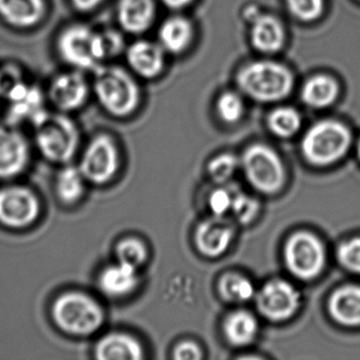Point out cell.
Returning <instances> with one entry per match:
<instances>
[{
  "label": "cell",
  "mask_w": 360,
  "mask_h": 360,
  "mask_svg": "<svg viewBox=\"0 0 360 360\" xmlns=\"http://www.w3.org/2000/svg\"><path fill=\"white\" fill-rule=\"evenodd\" d=\"M238 83L248 96L259 102H276L290 94L294 84L292 73L282 65L256 62L240 71Z\"/></svg>",
  "instance_id": "obj_5"
},
{
  "label": "cell",
  "mask_w": 360,
  "mask_h": 360,
  "mask_svg": "<svg viewBox=\"0 0 360 360\" xmlns=\"http://www.w3.org/2000/svg\"><path fill=\"white\" fill-rule=\"evenodd\" d=\"M241 165L248 182L261 193H276L283 185V165L275 151L269 147H250L242 157Z\"/></svg>",
  "instance_id": "obj_9"
},
{
  "label": "cell",
  "mask_w": 360,
  "mask_h": 360,
  "mask_svg": "<svg viewBox=\"0 0 360 360\" xmlns=\"http://www.w3.org/2000/svg\"><path fill=\"white\" fill-rule=\"evenodd\" d=\"M193 26L183 18L165 20L159 30L160 46L170 53H180L193 39Z\"/></svg>",
  "instance_id": "obj_24"
},
{
  "label": "cell",
  "mask_w": 360,
  "mask_h": 360,
  "mask_svg": "<svg viewBox=\"0 0 360 360\" xmlns=\"http://www.w3.org/2000/svg\"><path fill=\"white\" fill-rule=\"evenodd\" d=\"M256 304L265 318L281 321L296 313L300 305V294L290 282L274 279L257 292Z\"/></svg>",
  "instance_id": "obj_13"
},
{
  "label": "cell",
  "mask_w": 360,
  "mask_h": 360,
  "mask_svg": "<svg viewBox=\"0 0 360 360\" xmlns=\"http://www.w3.org/2000/svg\"><path fill=\"white\" fill-rule=\"evenodd\" d=\"M91 94V84L83 71L72 69L60 73L50 82L47 98L56 110L71 113L83 108Z\"/></svg>",
  "instance_id": "obj_12"
},
{
  "label": "cell",
  "mask_w": 360,
  "mask_h": 360,
  "mask_svg": "<svg viewBox=\"0 0 360 360\" xmlns=\"http://www.w3.org/2000/svg\"><path fill=\"white\" fill-rule=\"evenodd\" d=\"M87 183L79 165L75 166L68 163L63 165L62 169L56 174L54 188L60 201L71 205L84 197Z\"/></svg>",
  "instance_id": "obj_23"
},
{
  "label": "cell",
  "mask_w": 360,
  "mask_h": 360,
  "mask_svg": "<svg viewBox=\"0 0 360 360\" xmlns=\"http://www.w3.org/2000/svg\"><path fill=\"white\" fill-rule=\"evenodd\" d=\"M339 88L335 79L326 75H317L305 83L301 91L303 102L314 108L330 106L338 96Z\"/></svg>",
  "instance_id": "obj_25"
},
{
  "label": "cell",
  "mask_w": 360,
  "mask_h": 360,
  "mask_svg": "<svg viewBox=\"0 0 360 360\" xmlns=\"http://www.w3.org/2000/svg\"><path fill=\"white\" fill-rule=\"evenodd\" d=\"M351 134L341 123L323 121L309 128L303 138L302 153L314 165L326 166L335 163L349 150Z\"/></svg>",
  "instance_id": "obj_6"
},
{
  "label": "cell",
  "mask_w": 360,
  "mask_h": 360,
  "mask_svg": "<svg viewBox=\"0 0 360 360\" xmlns=\"http://www.w3.org/2000/svg\"><path fill=\"white\" fill-rule=\"evenodd\" d=\"M238 163L236 157L231 155H221L214 158L208 166V172L210 176L214 179L216 182L223 183L229 180L237 170Z\"/></svg>",
  "instance_id": "obj_35"
},
{
  "label": "cell",
  "mask_w": 360,
  "mask_h": 360,
  "mask_svg": "<svg viewBox=\"0 0 360 360\" xmlns=\"http://www.w3.org/2000/svg\"><path fill=\"white\" fill-rule=\"evenodd\" d=\"M284 260L288 271L302 280L313 279L321 273L326 252L320 240L307 231L294 233L284 248Z\"/></svg>",
  "instance_id": "obj_8"
},
{
  "label": "cell",
  "mask_w": 360,
  "mask_h": 360,
  "mask_svg": "<svg viewBox=\"0 0 360 360\" xmlns=\"http://www.w3.org/2000/svg\"><path fill=\"white\" fill-rule=\"evenodd\" d=\"M92 94L111 117H127L140 104V87L134 75L117 65L104 64L94 71Z\"/></svg>",
  "instance_id": "obj_1"
},
{
  "label": "cell",
  "mask_w": 360,
  "mask_h": 360,
  "mask_svg": "<svg viewBox=\"0 0 360 360\" xmlns=\"http://www.w3.org/2000/svg\"><path fill=\"white\" fill-rule=\"evenodd\" d=\"M51 317L58 330L75 337L96 334L105 323L101 303L79 290H69L56 297L51 305Z\"/></svg>",
  "instance_id": "obj_2"
},
{
  "label": "cell",
  "mask_w": 360,
  "mask_h": 360,
  "mask_svg": "<svg viewBox=\"0 0 360 360\" xmlns=\"http://www.w3.org/2000/svg\"><path fill=\"white\" fill-rule=\"evenodd\" d=\"M357 150H358V155H359V159H360V140H359V142H358Z\"/></svg>",
  "instance_id": "obj_40"
},
{
  "label": "cell",
  "mask_w": 360,
  "mask_h": 360,
  "mask_svg": "<svg viewBox=\"0 0 360 360\" xmlns=\"http://www.w3.org/2000/svg\"><path fill=\"white\" fill-rule=\"evenodd\" d=\"M115 258L117 262L140 269L147 259V248L138 238L127 237L120 240L115 245Z\"/></svg>",
  "instance_id": "obj_29"
},
{
  "label": "cell",
  "mask_w": 360,
  "mask_h": 360,
  "mask_svg": "<svg viewBox=\"0 0 360 360\" xmlns=\"http://www.w3.org/2000/svg\"><path fill=\"white\" fill-rule=\"evenodd\" d=\"M337 258L345 269L360 274V237L340 244L337 250Z\"/></svg>",
  "instance_id": "obj_34"
},
{
  "label": "cell",
  "mask_w": 360,
  "mask_h": 360,
  "mask_svg": "<svg viewBox=\"0 0 360 360\" xmlns=\"http://www.w3.org/2000/svg\"><path fill=\"white\" fill-rule=\"evenodd\" d=\"M31 147L18 126L0 119V180H11L29 165Z\"/></svg>",
  "instance_id": "obj_11"
},
{
  "label": "cell",
  "mask_w": 360,
  "mask_h": 360,
  "mask_svg": "<svg viewBox=\"0 0 360 360\" xmlns=\"http://www.w3.org/2000/svg\"><path fill=\"white\" fill-rule=\"evenodd\" d=\"M217 110L223 121L227 123H235L243 115V102L241 98L233 92H226L219 98L217 103Z\"/></svg>",
  "instance_id": "obj_31"
},
{
  "label": "cell",
  "mask_w": 360,
  "mask_h": 360,
  "mask_svg": "<svg viewBox=\"0 0 360 360\" xmlns=\"http://www.w3.org/2000/svg\"><path fill=\"white\" fill-rule=\"evenodd\" d=\"M34 141L41 155L52 163H70L79 146V130L68 113L46 110L34 123Z\"/></svg>",
  "instance_id": "obj_3"
},
{
  "label": "cell",
  "mask_w": 360,
  "mask_h": 360,
  "mask_svg": "<svg viewBox=\"0 0 360 360\" xmlns=\"http://www.w3.org/2000/svg\"><path fill=\"white\" fill-rule=\"evenodd\" d=\"M73 8L81 13H90L98 9L105 0H70Z\"/></svg>",
  "instance_id": "obj_38"
},
{
  "label": "cell",
  "mask_w": 360,
  "mask_h": 360,
  "mask_svg": "<svg viewBox=\"0 0 360 360\" xmlns=\"http://www.w3.org/2000/svg\"><path fill=\"white\" fill-rule=\"evenodd\" d=\"M328 311L342 326H360V286H341L328 301Z\"/></svg>",
  "instance_id": "obj_21"
},
{
  "label": "cell",
  "mask_w": 360,
  "mask_h": 360,
  "mask_svg": "<svg viewBox=\"0 0 360 360\" xmlns=\"http://www.w3.org/2000/svg\"><path fill=\"white\" fill-rule=\"evenodd\" d=\"M300 126V115L295 109L288 107L275 109L269 117V129L281 138L294 136Z\"/></svg>",
  "instance_id": "obj_28"
},
{
  "label": "cell",
  "mask_w": 360,
  "mask_h": 360,
  "mask_svg": "<svg viewBox=\"0 0 360 360\" xmlns=\"http://www.w3.org/2000/svg\"><path fill=\"white\" fill-rule=\"evenodd\" d=\"M250 35L254 47L263 53H275L283 46V28L271 16L262 15L257 18L252 24Z\"/></svg>",
  "instance_id": "obj_22"
},
{
  "label": "cell",
  "mask_w": 360,
  "mask_h": 360,
  "mask_svg": "<svg viewBox=\"0 0 360 360\" xmlns=\"http://www.w3.org/2000/svg\"><path fill=\"white\" fill-rule=\"evenodd\" d=\"M233 237V226L223 217L204 221L195 231V245L207 257H218L229 248Z\"/></svg>",
  "instance_id": "obj_15"
},
{
  "label": "cell",
  "mask_w": 360,
  "mask_h": 360,
  "mask_svg": "<svg viewBox=\"0 0 360 360\" xmlns=\"http://www.w3.org/2000/svg\"><path fill=\"white\" fill-rule=\"evenodd\" d=\"M46 13V0H0V18L13 28H33Z\"/></svg>",
  "instance_id": "obj_19"
},
{
  "label": "cell",
  "mask_w": 360,
  "mask_h": 360,
  "mask_svg": "<svg viewBox=\"0 0 360 360\" xmlns=\"http://www.w3.org/2000/svg\"><path fill=\"white\" fill-rule=\"evenodd\" d=\"M5 119L20 127L22 124H32L45 112V94L34 84L27 83L12 94L7 101Z\"/></svg>",
  "instance_id": "obj_14"
},
{
  "label": "cell",
  "mask_w": 360,
  "mask_h": 360,
  "mask_svg": "<svg viewBox=\"0 0 360 360\" xmlns=\"http://www.w3.org/2000/svg\"><path fill=\"white\" fill-rule=\"evenodd\" d=\"M233 195L229 188H218L212 191L208 199L210 210L217 217H223L229 212L233 204Z\"/></svg>",
  "instance_id": "obj_36"
},
{
  "label": "cell",
  "mask_w": 360,
  "mask_h": 360,
  "mask_svg": "<svg viewBox=\"0 0 360 360\" xmlns=\"http://www.w3.org/2000/svg\"><path fill=\"white\" fill-rule=\"evenodd\" d=\"M162 1L172 9H180L191 3V0H162Z\"/></svg>",
  "instance_id": "obj_39"
},
{
  "label": "cell",
  "mask_w": 360,
  "mask_h": 360,
  "mask_svg": "<svg viewBox=\"0 0 360 360\" xmlns=\"http://www.w3.org/2000/svg\"><path fill=\"white\" fill-rule=\"evenodd\" d=\"M28 83L20 65L6 63L0 66V98L7 101L12 94Z\"/></svg>",
  "instance_id": "obj_30"
},
{
  "label": "cell",
  "mask_w": 360,
  "mask_h": 360,
  "mask_svg": "<svg viewBox=\"0 0 360 360\" xmlns=\"http://www.w3.org/2000/svg\"><path fill=\"white\" fill-rule=\"evenodd\" d=\"M231 212L239 222L250 223L259 212V202L255 198L242 193H235Z\"/></svg>",
  "instance_id": "obj_32"
},
{
  "label": "cell",
  "mask_w": 360,
  "mask_h": 360,
  "mask_svg": "<svg viewBox=\"0 0 360 360\" xmlns=\"http://www.w3.org/2000/svg\"><path fill=\"white\" fill-rule=\"evenodd\" d=\"M290 13L303 22H311L321 15L323 0H286Z\"/></svg>",
  "instance_id": "obj_33"
},
{
  "label": "cell",
  "mask_w": 360,
  "mask_h": 360,
  "mask_svg": "<svg viewBox=\"0 0 360 360\" xmlns=\"http://www.w3.org/2000/svg\"><path fill=\"white\" fill-rule=\"evenodd\" d=\"M221 296L229 302H245L255 296V288L248 278L229 274L219 282Z\"/></svg>",
  "instance_id": "obj_27"
},
{
  "label": "cell",
  "mask_w": 360,
  "mask_h": 360,
  "mask_svg": "<svg viewBox=\"0 0 360 360\" xmlns=\"http://www.w3.org/2000/svg\"><path fill=\"white\" fill-rule=\"evenodd\" d=\"M125 56L132 73L143 79H153L163 70L164 50L160 44L134 41L126 48Z\"/></svg>",
  "instance_id": "obj_16"
},
{
  "label": "cell",
  "mask_w": 360,
  "mask_h": 360,
  "mask_svg": "<svg viewBox=\"0 0 360 360\" xmlns=\"http://www.w3.org/2000/svg\"><path fill=\"white\" fill-rule=\"evenodd\" d=\"M41 205L32 189L22 185L0 188V224L11 229L31 226L41 216Z\"/></svg>",
  "instance_id": "obj_10"
},
{
  "label": "cell",
  "mask_w": 360,
  "mask_h": 360,
  "mask_svg": "<svg viewBox=\"0 0 360 360\" xmlns=\"http://www.w3.org/2000/svg\"><path fill=\"white\" fill-rule=\"evenodd\" d=\"M139 281L138 269L117 261L101 271L98 286L105 296L119 299L131 294Z\"/></svg>",
  "instance_id": "obj_18"
},
{
  "label": "cell",
  "mask_w": 360,
  "mask_h": 360,
  "mask_svg": "<svg viewBox=\"0 0 360 360\" xmlns=\"http://www.w3.org/2000/svg\"><path fill=\"white\" fill-rule=\"evenodd\" d=\"M120 166V153L112 136L100 134L90 140L79 160V167L88 183L105 185L115 176Z\"/></svg>",
  "instance_id": "obj_7"
},
{
  "label": "cell",
  "mask_w": 360,
  "mask_h": 360,
  "mask_svg": "<svg viewBox=\"0 0 360 360\" xmlns=\"http://www.w3.org/2000/svg\"><path fill=\"white\" fill-rule=\"evenodd\" d=\"M174 357L179 360H198L201 359V349L195 343L187 341L176 345L174 351Z\"/></svg>",
  "instance_id": "obj_37"
},
{
  "label": "cell",
  "mask_w": 360,
  "mask_h": 360,
  "mask_svg": "<svg viewBox=\"0 0 360 360\" xmlns=\"http://www.w3.org/2000/svg\"><path fill=\"white\" fill-rule=\"evenodd\" d=\"M56 50L65 64L83 72H94L107 63L102 30L86 24L70 25L60 31Z\"/></svg>",
  "instance_id": "obj_4"
},
{
  "label": "cell",
  "mask_w": 360,
  "mask_h": 360,
  "mask_svg": "<svg viewBox=\"0 0 360 360\" xmlns=\"http://www.w3.org/2000/svg\"><path fill=\"white\" fill-rule=\"evenodd\" d=\"M94 356L98 360H140L144 351L136 337L124 332H110L98 339Z\"/></svg>",
  "instance_id": "obj_20"
},
{
  "label": "cell",
  "mask_w": 360,
  "mask_h": 360,
  "mask_svg": "<svg viewBox=\"0 0 360 360\" xmlns=\"http://www.w3.org/2000/svg\"><path fill=\"white\" fill-rule=\"evenodd\" d=\"M115 14L123 32L142 34L150 28L155 20V0H119Z\"/></svg>",
  "instance_id": "obj_17"
},
{
  "label": "cell",
  "mask_w": 360,
  "mask_h": 360,
  "mask_svg": "<svg viewBox=\"0 0 360 360\" xmlns=\"http://www.w3.org/2000/svg\"><path fill=\"white\" fill-rule=\"evenodd\" d=\"M258 332V322L248 311L231 314L224 322V333L231 345L243 347L254 340Z\"/></svg>",
  "instance_id": "obj_26"
}]
</instances>
